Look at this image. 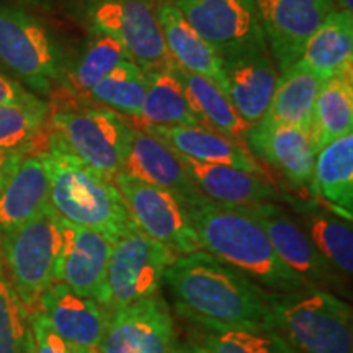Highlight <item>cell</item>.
Instances as JSON below:
<instances>
[{
  "label": "cell",
  "mask_w": 353,
  "mask_h": 353,
  "mask_svg": "<svg viewBox=\"0 0 353 353\" xmlns=\"http://www.w3.org/2000/svg\"><path fill=\"white\" fill-rule=\"evenodd\" d=\"M353 128L352 74L330 77L322 83L311 118L312 144L316 152L332 141L350 134Z\"/></svg>",
  "instance_id": "30"
},
{
  "label": "cell",
  "mask_w": 353,
  "mask_h": 353,
  "mask_svg": "<svg viewBox=\"0 0 353 353\" xmlns=\"http://www.w3.org/2000/svg\"><path fill=\"white\" fill-rule=\"evenodd\" d=\"M32 99H34V95L23 90V87L7 79L3 74H0V105L21 103V101H28Z\"/></svg>",
  "instance_id": "37"
},
{
  "label": "cell",
  "mask_w": 353,
  "mask_h": 353,
  "mask_svg": "<svg viewBox=\"0 0 353 353\" xmlns=\"http://www.w3.org/2000/svg\"><path fill=\"white\" fill-rule=\"evenodd\" d=\"M164 281L179 314L206 332L273 329L270 291L206 250L176 259Z\"/></svg>",
  "instance_id": "1"
},
{
  "label": "cell",
  "mask_w": 353,
  "mask_h": 353,
  "mask_svg": "<svg viewBox=\"0 0 353 353\" xmlns=\"http://www.w3.org/2000/svg\"><path fill=\"white\" fill-rule=\"evenodd\" d=\"M190 179L198 192L210 200L234 206H250L257 203L272 201L276 190L265 179V175L245 172L237 167L203 164L180 156Z\"/></svg>",
  "instance_id": "23"
},
{
  "label": "cell",
  "mask_w": 353,
  "mask_h": 353,
  "mask_svg": "<svg viewBox=\"0 0 353 353\" xmlns=\"http://www.w3.org/2000/svg\"><path fill=\"white\" fill-rule=\"evenodd\" d=\"M43 156L50 175V205L61 218L112 242L138 228L113 180L79 161L51 130Z\"/></svg>",
  "instance_id": "3"
},
{
  "label": "cell",
  "mask_w": 353,
  "mask_h": 353,
  "mask_svg": "<svg viewBox=\"0 0 353 353\" xmlns=\"http://www.w3.org/2000/svg\"><path fill=\"white\" fill-rule=\"evenodd\" d=\"M61 231L63 247L57 262L56 283H64L79 296L94 299L110 309L107 272L114 242L103 234L76 226L63 218Z\"/></svg>",
  "instance_id": "11"
},
{
  "label": "cell",
  "mask_w": 353,
  "mask_h": 353,
  "mask_svg": "<svg viewBox=\"0 0 353 353\" xmlns=\"http://www.w3.org/2000/svg\"><path fill=\"white\" fill-rule=\"evenodd\" d=\"M223 57L265 41L255 0H167Z\"/></svg>",
  "instance_id": "12"
},
{
  "label": "cell",
  "mask_w": 353,
  "mask_h": 353,
  "mask_svg": "<svg viewBox=\"0 0 353 353\" xmlns=\"http://www.w3.org/2000/svg\"><path fill=\"white\" fill-rule=\"evenodd\" d=\"M221 59L229 100L242 120L252 126L267 113L278 81L267 43H255Z\"/></svg>",
  "instance_id": "16"
},
{
  "label": "cell",
  "mask_w": 353,
  "mask_h": 353,
  "mask_svg": "<svg viewBox=\"0 0 353 353\" xmlns=\"http://www.w3.org/2000/svg\"><path fill=\"white\" fill-rule=\"evenodd\" d=\"M157 136L179 156L203 164L231 165L252 174L263 175V170L249 149L221 132L205 126H159L145 130Z\"/></svg>",
  "instance_id": "22"
},
{
  "label": "cell",
  "mask_w": 353,
  "mask_h": 353,
  "mask_svg": "<svg viewBox=\"0 0 353 353\" xmlns=\"http://www.w3.org/2000/svg\"><path fill=\"white\" fill-rule=\"evenodd\" d=\"M335 10H343L352 13L353 10V0H332Z\"/></svg>",
  "instance_id": "40"
},
{
  "label": "cell",
  "mask_w": 353,
  "mask_h": 353,
  "mask_svg": "<svg viewBox=\"0 0 353 353\" xmlns=\"http://www.w3.org/2000/svg\"><path fill=\"white\" fill-rule=\"evenodd\" d=\"M123 172L145 183L169 190L183 201L201 195L179 154L151 132L132 128L130 152Z\"/></svg>",
  "instance_id": "19"
},
{
  "label": "cell",
  "mask_w": 353,
  "mask_h": 353,
  "mask_svg": "<svg viewBox=\"0 0 353 353\" xmlns=\"http://www.w3.org/2000/svg\"><path fill=\"white\" fill-rule=\"evenodd\" d=\"M244 144L255 159L283 175L294 188L311 185L317 152L307 130L260 120L249 126Z\"/></svg>",
  "instance_id": "17"
},
{
  "label": "cell",
  "mask_w": 353,
  "mask_h": 353,
  "mask_svg": "<svg viewBox=\"0 0 353 353\" xmlns=\"http://www.w3.org/2000/svg\"><path fill=\"white\" fill-rule=\"evenodd\" d=\"M50 205V175L41 152H26L0 188V234L19 228Z\"/></svg>",
  "instance_id": "21"
},
{
  "label": "cell",
  "mask_w": 353,
  "mask_h": 353,
  "mask_svg": "<svg viewBox=\"0 0 353 353\" xmlns=\"http://www.w3.org/2000/svg\"><path fill=\"white\" fill-rule=\"evenodd\" d=\"M172 70L182 83L190 110L200 125L244 144L249 125L232 107L226 92L221 90L210 79L188 72L175 63L172 64Z\"/></svg>",
  "instance_id": "27"
},
{
  "label": "cell",
  "mask_w": 353,
  "mask_h": 353,
  "mask_svg": "<svg viewBox=\"0 0 353 353\" xmlns=\"http://www.w3.org/2000/svg\"><path fill=\"white\" fill-rule=\"evenodd\" d=\"M247 208L263 228L278 257L301 276L304 283L321 290L339 285L332 265L322 257L303 228L281 206L263 201Z\"/></svg>",
  "instance_id": "15"
},
{
  "label": "cell",
  "mask_w": 353,
  "mask_h": 353,
  "mask_svg": "<svg viewBox=\"0 0 353 353\" xmlns=\"http://www.w3.org/2000/svg\"><path fill=\"white\" fill-rule=\"evenodd\" d=\"M32 327L34 337V353H72L68 343L57 335L41 311L32 314Z\"/></svg>",
  "instance_id": "36"
},
{
  "label": "cell",
  "mask_w": 353,
  "mask_h": 353,
  "mask_svg": "<svg viewBox=\"0 0 353 353\" xmlns=\"http://www.w3.org/2000/svg\"><path fill=\"white\" fill-rule=\"evenodd\" d=\"M172 64L145 70L148 90L144 105L138 117L126 120L131 128L145 131L159 126H201L190 110L183 87L172 70Z\"/></svg>",
  "instance_id": "28"
},
{
  "label": "cell",
  "mask_w": 353,
  "mask_h": 353,
  "mask_svg": "<svg viewBox=\"0 0 353 353\" xmlns=\"http://www.w3.org/2000/svg\"><path fill=\"white\" fill-rule=\"evenodd\" d=\"M38 311L70 348L99 350L110 324V309L82 298L64 283H52L39 299Z\"/></svg>",
  "instance_id": "18"
},
{
  "label": "cell",
  "mask_w": 353,
  "mask_h": 353,
  "mask_svg": "<svg viewBox=\"0 0 353 353\" xmlns=\"http://www.w3.org/2000/svg\"><path fill=\"white\" fill-rule=\"evenodd\" d=\"M322 83L321 77L298 61L278 76L270 105L262 120L273 125L311 128L312 108Z\"/></svg>",
  "instance_id": "29"
},
{
  "label": "cell",
  "mask_w": 353,
  "mask_h": 353,
  "mask_svg": "<svg viewBox=\"0 0 353 353\" xmlns=\"http://www.w3.org/2000/svg\"><path fill=\"white\" fill-rule=\"evenodd\" d=\"M198 345L205 353H298L275 329L206 332Z\"/></svg>",
  "instance_id": "35"
},
{
  "label": "cell",
  "mask_w": 353,
  "mask_h": 353,
  "mask_svg": "<svg viewBox=\"0 0 353 353\" xmlns=\"http://www.w3.org/2000/svg\"><path fill=\"white\" fill-rule=\"evenodd\" d=\"M113 183L144 234L164 244L176 257L203 250L182 198L125 172L114 175Z\"/></svg>",
  "instance_id": "9"
},
{
  "label": "cell",
  "mask_w": 353,
  "mask_h": 353,
  "mask_svg": "<svg viewBox=\"0 0 353 353\" xmlns=\"http://www.w3.org/2000/svg\"><path fill=\"white\" fill-rule=\"evenodd\" d=\"M176 259L172 250L139 228L121 236L113 244L107 272L112 312L157 294L167 268Z\"/></svg>",
  "instance_id": "10"
},
{
  "label": "cell",
  "mask_w": 353,
  "mask_h": 353,
  "mask_svg": "<svg viewBox=\"0 0 353 353\" xmlns=\"http://www.w3.org/2000/svg\"><path fill=\"white\" fill-rule=\"evenodd\" d=\"M268 51L283 72L299 59L304 44L334 10L332 0H255Z\"/></svg>",
  "instance_id": "13"
},
{
  "label": "cell",
  "mask_w": 353,
  "mask_h": 353,
  "mask_svg": "<svg viewBox=\"0 0 353 353\" xmlns=\"http://www.w3.org/2000/svg\"><path fill=\"white\" fill-rule=\"evenodd\" d=\"M154 7L170 59L188 72L210 79L226 92L223 59L214 48L192 28L179 8L170 2L154 0Z\"/></svg>",
  "instance_id": "20"
},
{
  "label": "cell",
  "mask_w": 353,
  "mask_h": 353,
  "mask_svg": "<svg viewBox=\"0 0 353 353\" xmlns=\"http://www.w3.org/2000/svg\"><path fill=\"white\" fill-rule=\"evenodd\" d=\"M273 329L298 353H353L352 309L327 290L268 293Z\"/></svg>",
  "instance_id": "4"
},
{
  "label": "cell",
  "mask_w": 353,
  "mask_h": 353,
  "mask_svg": "<svg viewBox=\"0 0 353 353\" xmlns=\"http://www.w3.org/2000/svg\"><path fill=\"white\" fill-rule=\"evenodd\" d=\"M174 319L161 294L114 309L100 353H172Z\"/></svg>",
  "instance_id": "14"
},
{
  "label": "cell",
  "mask_w": 353,
  "mask_h": 353,
  "mask_svg": "<svg viewBox=\"0 0 353 353\" xmlns=\"http://www.w3.org/2000/svg\"><path fill=\"white\" fill-rule=\"evenodd\" d=\"M201 249L244 273L270 293L307 286L278 257L263 228L247 206L224 205L198 195L185 201Z\"/></svg>",
  "instance_id": "2"
},
{
  "label": "cell",
  "mask_w": 353,
  "mask_h": 353,
  "mask_svg": "<svg viewBox=\"0 0 353 353\" xmlns=\"http://www.w3.org/2000/svg\"><path fill=\"white\" fill-rule=\"evenodd\" d=\"M26 152L20 151H6V149H0V188L3 187V183L7 182V179L15 169L21 156Z\"/></svg>",
  "instance_id": "38"
},
{
  "label": "cell",
  "mask_w": 353,
  "mask_h": 353,
  "mask_svg": "<svg viewBox=\"0 0 353 353\" xmlns=\"http://www.w3.org/2000/svg\"><path fill=\"white\" fill-rule=\"evenodd\" d=\"M0 61L33 90L51 94L64 64L48 28L20 8L0 6Z\"/></svg>",
  "instance_id": "8"
},
{
  "label": "cell",
  "mask_w": 353,
  "mask_h": 353,
  "mask_svg": "<svg viewBox=\"0 0 353 353\" xmlns=\"http://www.w3.org/2000/svg\"><path fill=\"white\" fill-rule=\"evenodd\" d=\"M72 353H100L97 348H72Z\"/></svg>",
  "instance_id": "41"
},
{
  "label": "cell",
  "mask_w": 353,
  "mask_h": 353,
  "mask_svg": "<svg viewBox=\"0 0 353 353\" xmlns=\"http://www.w3.org/2000/svg\"><path fill=\"white\" fill-rule=\"evenodd\" d=\"M299 64L322 81L352 74L353 69V13L334 10L304 44Z\"/></svg>",
  "instance_id": "25"
},
{
  "label": "cell",
  "mask_w": 353,
  "mask_h": 353,
  "mask_svg": "<svg viewBox=\"0 0 353 353\" xmlns=\"http://www.w3.org/2000/svg\"><path fill=\"white\" fill-rule=\"evenodd\" d=\"M82 12L94 33L117 39L144 70L170 65L154 0H82Z\"/></svg>",
  "instance_id": "7"
},
{
  "label": "cell",
  "mask_w": 353,
  "mask_h": 353,
  "mask_svg": "<svg viewBox=\"0 0 353 353\" xmlns=\"http://www.w3.org/2000/svg\"><path fill=\"white\" fill-rule=\"evenodd\" d=\"M148 90V72L132 59L121 61L92 88L88 99L123 114L126 120L141 113Z\"/></svg>",
  "instance_id": "33"
},
{
  "label": "cell",
  "mask_w": 353,
  "mask_h": 353,
  "mask_svg": "<svg viewBox=\"0 0 353 353\" xmlns=\"http://www.w3.org/2000/svg\"><path fill=\"white\" fill-rule=\"evenodd\" d=\"M312 244L337 272L350 276L353 272L352 221L321 208H309L298 223Z\"/></svg>",
  "instance_id": "32"
},
{
  "label": "cell",
  "mask_w": 353,
  "mask_h": 353,
  "mask_svg": "<svg viewBox=\"0 0 353 353\" xmlns=\"http://www.w3.org/2000/svg\"><path fill=\"white\" fill-rule=\"evenodd\" d=\"M61 247V216L51 205L19 228L0 234L3 268L30 314L38 311L43 293L56 283Z\"/></svg>",
  "instance_id": "5"
},
{
  "label": "cell",
  "mask_w": 353,
  "mask_h": 353,
  "mask_svg": "<svg viewBox=\"0 0 353 353\" xmlns=\"http://www.w3.org/2000/svg\"><path fill=\"white\" fill-rule=\"evenodd\" d=\"M50 130L70 152L107 179L123 172L132 128L123 114L107 107L52 103Z\"/></svg>",
  "instance_id": "6"
},
{
  "label": "cell",
  "mask_w": 353,
  "mask_h": 353,
  "mask_svg": "<svg viewBox=\"0 0 353 353\" xmlns=\"http://www.w3.org/2000/svg\"><path fill=\"white\" fill-rule=\"evenodd\" d=\"M311 188L341 218H353V132L316 154Z\"/></svg>",
  "instance_id": "26"
},
{
  "label": "cell",
  "mask_w": 353,
  "mask_h": 353,
  "mask_svg": "<svg viewBox=\"0 0 353 353\" xmlns=\"http://www.w3.org/2000/svg\"><path fill=\"white\" fill-rule=\"evenodd\" d=\"M172 353H205V350L200 345H195V343H192V345L185 343V345H175Z\"/></svg>",
  "instance_id": "39"
},
{
  "label": "cell",
  "mask_w": 353,
  "mask_h": 353,
  "mask_svg": "<svg viewBox=\"0 0 353 353\" xmlns=\"http://www.w3.org/2000/svg\"><path fill=\"white\" fill-rule=\"evenodd\" d=\"M48 126L50 105L37 97L21 103L0 105V149L41 152L50 138Z\"/></svg>",
  "instance_id": "31"
},
{
  "label": "cell",
  "mask_w": 353,
  "mask_h": 353,
  "mask_svg": "<svg viewBox=\"0 0 353 353\" xmlns=\"http://www.w3.org/2000/svg\"><path fill=\"white\" fill-rule=\"evenodd\" d=\"M131 59L125 48L107 34L94 33L72 64L64 65L59 82L51 92L52 103H72L88 99V94L121 61Z\"/></svg>",
  "instance_id": "24"
},
{
  "label": "cell",
  "mask_w": 353,
  "mask_h": 353,
  "mask_svg": "<svg viewBox=\"0 0 353 353\" xmlns=\"http://www.w3.org/2000/svg\"><path fill=\"white\" fill-rule=\"evenodd\" d=\"M0 353H34L32 314L8 280L0 259Z\"/></svg>",
  "instance_id": "34"
}]
</instances>
